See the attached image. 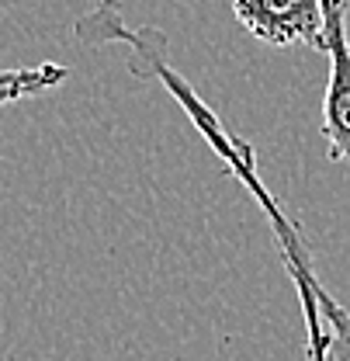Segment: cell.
<instances>
[{
	"mask_svg": "<svg viewBox=\"0 0 350 361\" xmlns=\"http://www.w3.org/2000/svg\"><path fill=\"white\" fill-rule=\"evenodd\" d=\"M215 153H219V160L225 164V171H229V174H236V178L257 195L263 216L270 219V229H274L277 247H281V261H285V268H288V274H292V285H295L299 302H302L308 361H330V355H326V330H323V316H319L315 295H312L308 278H306V268H308V261H312V257H308V247H306V240H302V233H299V226L292 223V216H288V212L277 205V198L267 191V184H263L261 174H257V157H254V149L246 146V139H239V135L232 133L229 139H222L219 146H215Z\"/></svg>",
	"mask_w": 350,
	"mask_h": 361,
	"instance_id": "cell-1",
	"label": "cell"
},
{
	"mask_svg": "<svg viewBox=\"0 0 350 361\" xmlns=\"http://www.w3.org/2000/svg\"><path fill=\"white\" fill-rule=\"evenodd\" d=\"M326 21L330 80L323 94V139L333 164H350V28L347 0H319Z\"/></svg>",
	"mask_w": 350,
	"mask_h": 361,
	"instance_id": "cell-2",
	"label": "cell"
},
{
	"mask_svg": "<svg viewBox=\"0 0 350 361\" xmlns=\"http://www.w3.org/2000/svg\"><path fill=\"white\" fill-rule=\"evenodd\" d=\"M306 278H308V288L315 295V306H319V316H323V330H326V355L330 361H350V313L323 288L319 274L312 268L308 261L306 268Z\"/></svg>",
	"mask_w": 350,
	"mask_h": 361,
	"instance_id": "cell-3",
	"label": "cell"
},
{
	"mask_svg": "<svg viewBox=\"0 0 350 361\" xmlns=\"http://www.w3.org/2000/svg\"><path fill=\"white\" fill-rule=\"evenodd\" d=\"M66 77H70V70L59 66V63L21 66V70H14V73L0 84V108H4V104H14V101H21V97H35V94H45V90L59 87Z\"/></svg>",
	"mask_w": 350,
	"mask_h": 361,
	"instance_id": "cell-4",
	"label": "cell"
},
{
	"mask_svg": "<svg viewBox=\"0 0 350 361\" xmlns=\"http://www.w3.org/2000/svg\"><path fill=\"white\" fill-rule=\"evenodd\" d=\"M11 73H14V70H0V84H4V80H7Z\"/></svg>",
	"mask_w": 350,
	"mask_h": 361,
	"instance_id": "cell-5",
	"label": "cell"
}]
</instances>
